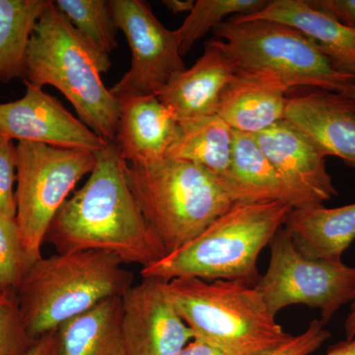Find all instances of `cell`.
Instances as JSON below:
<instances>
[{"instance_id": "31", "label": "cell", "mask_w": 355, "mask_h": 355, "mask_svg": "<svg viewBox=\"0 0 355 355\" xmlns=\"http://www.w3.org/2000/svg\"><path fill=\"white\" fill-rule=\"evenodd\" d=\"M57 331L42 336L31 347L21 355H55L57 354Z\"/></svg>"}, {"instance_id": "11", "label": "cell", "mask_w": 355, "mask_h": 355, "mask_svg": "<svg viewBox=\"0 0 355 355\" xmlns=\"http://www.w3.org/2000/svg\"><path fill=\"white\" fill-rule=\"evenodd\" d=\"M24 83L22 98L0 104V137L92 153L107 146L108 141L76 118L57 98Z\"/></svg>"}, {"instance_id": "21", "label": "cell", "mask_w": 355, "mask_h": 355, "mask_svg": "<svg viewBox=\"0 0 355 355\" xmlns=\"http://www.w3.org/2000/svg\"><path fill=\"white\" fill-rule=\"evenodd\" d=\"M121 317V296H116L72 318L57 330L55 355H130Z\"/></svg>"}, {"instance_id": "12", "label": "cell", "mask_w": 355, "mask_h": 355, "mask_svg": "<svg viewBox=\"0 0 355 355\" xmlns=\"http://www.w3.org/2000/svg\"><path fill=\"white\" fill-rule=\"evenodd\" d=\"M121 328L130 355H175L193 340L162 280L144 279L121 296Z\"/></svg>"}, {"instance_id": "15", "label": "cell", "mask_w": 355, "mask_h": 355, "mask_svg": "<svg viewBox=\"0 0 355 355\" xmlns=\"http://www.w3.org/2000/svg\"><path fill=\"white\" fill-rule=\"evenodd\" d=\"M291 89L270 70L238 69L222 92L217 114L235 132L257 135L284 120Z\"/></svg>"}, {"instance_id": "10", "label": "cell", "mask_w": 355, "mask_h": 355, "mask_svg": "<svg viewBox=\"0 0 355 355\" xmlns=\"http://www.w3.org/2000/svg\"><path fill=\"white\" fill-rule=\"evenodd\" d=\"M109 6L132 51L130 69L110 90L116 100L157 96L187 69L176 30L166 28L146 2L110 0Z\"/></svg>"}, {"instance_id": "6", "label": "cell", "mask_w": 355, "mask_h": 355, "mask_svg": "<svg viewBox=\"0 0 355 355\" xmlns=\"http://www.w3.org/2000/svg\"><path fill=\"white\" fill-rule=\"evenodd\" d=\"M101 74L88 46L50 0L30 40L24 81L42 89L57 88L79 120L111 142L118 130L120 103Z\"/></svg>"}, {"instance_id": "8", "label": "cell", "mask_w": 355, "mask_h": 355, "mask_svg": "<svg viewBox=\"0 0 355 355\" xmlns=\"http://www.w3.org/2000/svg\"><path fill=\"white\" fill-rule=\"evenodd\" d=\"M16 151V221L32 266L43 258L42 246L58 210L95 167L96 153L30 141H18Z\"/></svg>"}, {"instance_id": "7", "label": "cell", "mask_w": 355, "mask_h": 355, "mask_svg": "<svg viewBox=\"0 0 355 355\" xmlns=\"http://www.w3.org/2000/svg\"><path fill=\"white\" fill-rule=\"evenodd\" d=\"M214 34L238 69L270 70L291 89L343 93L355 83L354 76L334 67L314 40L291 26L268 20L228 19Z\"/></svg>"}, {"instance_id": "28", "label": "cell", "mask_w": 355, "mask_h": 355, "mask_svg": "<svg viewBox=\"0 0 355 355\" xmlns=\"http://www.w3.org/2000/svg\"><path fill=\"white\" fill-rule=\"evenodd\" d=\"M17 151L13 140L0 137V216L16 218Z\"/></svg>"}, {"instance_id": "5", "label": "cell", "mask_w": 355, "mask_h": 355, "mask_svg": "<svg viewBox=\"0 0 355 355\" xmlns=\"http://www.w3.org/2000/svg\"><path fill=\"white\" fill-rule=\"evenodd\" d=\"M130 190L167 254L195 239L232 205L220 180L193 163L169 157L127 163Z\"/></svg>"}, {"instance_id": "20", "label": "cell", "mask_w": 355, "mask_h": 355, "mask_svg": "<svg viewBox=\"0 0 355 355\" xmlns=\"http://www.w3.org/2000/svg\"><path fill=\"white\" fill-rule=\"evenodd\" d=\"M284 226L298 251L308 258L342 260L355 240V202L334 209H292Z\"/></svg>"}, {"instance_id": "1", "label": "cell", "mask_w": 355, "mask_h": 355, "mask_svg": "<svg viewBox=\"0 0 355 355\" xmlns=\"http://www.w3.org/2000/svg\"><path fill=\"white\" fill-rule=\"evenodd\" d=\"M125 166L114 141L96 153L87 181L67 198L46 233L58 253L106 252L142 268L167 254L133 197Z\"/></svg>"}, {"instance_id": "19", "label": "cell", "mask_w": 355, "mask_h": 355, "mask_svg": "<svg viewBox=\"0 0 355 355\" xmlns=\"http://www.w3.org/2000/svg\"><path fill=\"white\" fill-rule=\"evenodd\" d=\"M220 183L233 202H282L300 205L261 150L254 135L235 132L230 166Z\"/></svg>"}, {"instance_id": "26", "label": "cell", "mask_w": 355, "mask_h": 355, "mask_svg": "<svg viewBox=\"0 0 355 355\" xmlns=\"http://www.w3.org/2000/svg\"><path fill=\"white\" fill-rule=\"evenodd\" d=\"M30 268L16 218L0 216V291H17Z\"/></svg>"}, {"instance_id": "27", "label": "cell", "mask_w": 355, "mask_h": 355, "mask_svg": "<svg viewBox=\"0 0 355 355\" xmlns=\"http://www.w3.org/2000/svg\"><path fill=\"white\" fill-rule=\"evenodd\" d=\"M36 342L28 333L16 292H4L0 297V355H21Z\"/></svg>"}, {"instance_id": "23", "label": "cell", "mask_w": 355, "mask_h": 355, "mask_svg": "<svg viewBox=\"0 0 355 355\" xmlns=\"http://www.w3.org/2000/svg\"><path fill=\"white\" fill-rule=\"evenodd\" d=\"M50 0H0V81L26 76L28 48L35 26Z\"/></svg>"}, {"instance_id": "32", "label": "cell", "mask_w": 355, "mask_h": 355, "mask_svg": "<svg viewBox=\"0 0 355 355\" xmlns=\"http://www.w3.org/2000/svg\"><path fill=\"white\" fill-rule=\"evenodd\" d=\"M175 355H225L216 347H211L202 340H195L189 343L183 349Z\"/></svg>"}, {"instance_id": "25", "label": "cell", "mask_w": 355, "mask_h": 355, "mask_svg": "<svg viewBox=\"0 0 355 355\" xmlns=\"http://www.w3.org/2000/svg\"><path fill=\"white\" fill-rule=\"evenodd\" d=\"M268 3V0H198L176 30L181 55H187L196 42L225 22L228 16L250 15L265 8Z\"/></svg>"}, {"instance_id": "2", "label": "cell", "mask_w": 355, "mask_h": 355, "mask_svg": "<svg viewBox=\"0 0 355 355\" xmlns=\"http://www.w3.org/2000/svg\"><path fill=\"white\" fill-rule=\"evenodd\" d=\"M293 207L282 202H235L205 231L162 260L141 268L142 279L244 280L260 277L257 261Z\"/></svg>"}, {"instance_id": "36", "label": "cell", "mask_w": 355, "mask_h": 355, "mask_svg": "<svg viewBox=\"0 0 355 355\" xmlns=\"http://www.w3.org/2000/svg\"><path fill=\"white\" fill-rule=\"evenodd\" d=\"M343 94L347 96V97L354 100L355 102V83L352 84V85H350L349 87L343 93Z\"/></svg>"}, {"instance_id": "14", "label": "cell", "mask_w": 355, "mask_h": 355, "mask_svg": "<svg viewBox=\"0 0 355 355\" xmlns=\"http://www.w3.org/2000/svg\"><path fill=\"white\" fill-rule=\"evenodd\" d=\"M327 156L340 158L355 170V102L323 89L288 94L286 118Z\"/></svg>"}, {"instance_id": "16", "label": "cell", "mask_w": 355, "mask_h": 355, "mask_svg": "<svg viewBox=\"0 0 355 355\" xmlns=\"http://www.w3.org/2000/svg\"><path fill=\"white\" fill-rule=\"evenodd\" d=\"M237 70L234 60L212 40L197 62L172 78L158 99L179 121L217 114L222 92Z\"/></svg>"}, {"instance_id": "3", "label": "cell", "mask_w": 355, "mask_h": 355, "mask_svg": "<svg viewBox=\"0 0 355 355\" xmlns=\"http://www.w3.org/2000/svg\"><path fill=\"white\" fill-rule=\"evenodd\" d=\"M125 263L106 252L58 253L28 270L16 291L28 333L35 340L57 331L102 301L123 296L133 286Z\"/></svg>"}, {"instance_id": "4", "label": "cell", "mask_w": 355, "mask_h": 355, "mask_svg": "<svg viewBox=\"0 0 355 355\" xmlns=\"http://www.w3.org/2000/svg\"><path fill=\"white\" fill-rule=\"evenodd\" d=\"M165 288L193 338L225 355H263L292 338L250 282L182 277Z\"/></svg>"}, {"instance_id": "35", "label": "cell", "mask_w": 355, "mask_h": 355, "mask_svg": "<svg viewBox=\"0 0 355 355\" xmlns=\"http://www.w3.org/2000/svg\"><path fill=\"white\" fill-rule=\"evenodd\" d=\"M345 331L347 340L355 338V301L350 308L349 314L347 315L345 323Z\"/></svg>"}, {"instance_id": "37", "label": "cell", "mask_w": 355, "mask_h": 355, "mask_svg": "<svg viewBox=\"0 0 355 355\" xmlns=\"http://www.w3.org/2000/svg\"><path fill=\"white\" fill-rule=\"evenodd\" d=\"M3 293H4V292H2L1 291H0V297H1L2 294H3Z\"/></svg>"}, {"instance_id": "29", "label": "cell", "mask_w": 355, "mask_h": 355, "mask_svg": "<svg viewBox=\"0 0 355 355\" xmlns=\"http://www.w3.org/2000/svg\"><path fill=\"white\" fill-rule=\"evenodd\" d=\"M321 320H313L302 334L292 336L291 340L263 355H310L331 338Z\"/></svg>"}, {"instance_id": "18", "label": "cell", "mask_w": 355, "mask_h": 355, "mask_svg": "<svg viewBox=\"0 0 355 355\" xmlns=\"http://www.w3.org/2000/svg\"><path fill=\"white\" fill-rule=\"evenodd\" d=\"M230 19L275 21L295 28L316 42L336 70L355 76V30L313 6L310 0H272L258 12Z\"/></svg>"}, {"instance_id": "33", "label": "cell", "mask_w": 355, "mask_h": 355, "mask_svg": "<svg viewBox=\"0 0 355 355\" xmlns=\"http://www.w3.org/2000/svg\"><path fill=\"white\" fill-rule=\"evenodd\" d=\"M163 4L174 14L190 13L195 6L193 0H164Z\"/></svg>"}, {"instance_id": "13", "label": "cell", "mask_w": 355, "mask_h": 355, "mask_svg": "<svg viewBox=\"0 0 355 355\" xmlns=\"http://www.w3.org/2000/svg\"><path fill=\"white\" fill-rule=\"evenodd\" d=\"M254 137L297 198L299 209L323 205L338 195L327 169L326 157L291 123L279 121Z\"/></svg>"}, {"instance_id": "17", "label": "cell", "mask_w": 355, "mask_h": 355, "mask_svg": "<svg viewBox=\"0 0 355 355\" xmlns=\"http://www.w3.org/2000/svg\"><path fill=\"white\" fill-rule=\"evenodd\" d=\"M120 103V120L114 144L128 163L165 157L176 139L179 120L156 95L128 97Z\"/></svg>"}, {"instance_id": "22", "label": "cell", "mask_w": 355, "mask_h": 355, "mask_svg": "<svg viewBox=\"0 0 355 355\" xmlns=\"http://www.w3.org/2000/svg\"><path fill=\"white\" fill-rule=\"evenodd\" d=\"M232 130L218 114L179 121V130L166 157L188 161L221 179L230 166Z\"/></svg>"}, {"instance_id": "30", "label": "cell", "mask_w": 355, "mask_h": 355, "mask_svg": "<svg viewBox=\"0 0 355 355\" xmlns=\"http://www.w3.org/2000/svg\"><path fill=\"white\" fill-rule=\"evenodd\" d=\"M310 3L355 30V0H310Z\"/></svg>"}, {"instance_id": "9", "label": "cell", "mask_w": 355, "mask_h": 355, "mask_svg": "<svg viewBox=\"0 0 355 355\" xmlns=\"http://www.w3.org/2000/svg\"><path fill=\"white\" fill-rule=\"evenodd\" d=\"M268 270L254 284L266 307L277 317L292 305L319 309L324 324L355 301V266L343 260L308 258L298 251L284 228L270 243Z\"/></svg>"}, {"instance_id": "34", "label": "cell", "mask_w": 355, "mask_h": 355, "mask_svg": "<svg viewBox=\"0 0 355 355\" xmlns=\"http://www.w3.org/2000/svg\"><path fill=\"white\" fill-rule=\"evenodd\" d=\"M326 355H355V338L331 345Z\"/></svg>"}, {"instance_id": "24", "label": "cell", "mask_w": 355, "mask_h": 355, "mask_svg": "<svg viewBox=\"0 0 355 355\" xmlns=\"http://www.w3.org/2000/svg\"><path fill=\"white\" fill-rule=\"evenodd\" d=\"M55 6L88 46L101 73L111 67L118 27L105 0H57Z\"/></svg>"}]
</instances>
